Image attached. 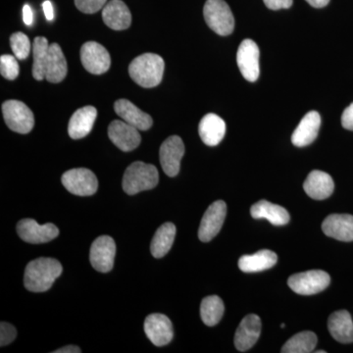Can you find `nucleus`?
<instances>
[{"mask_svg":"<svg viewBox=\"0 0 353 353\" xmlns=\"http://www.w3.org/2000/svg\"><path fill=\"white\" fill-rule=\"evenodd\" d=\"M62 271V265L57 259L41 257L32 260L25 269V288L32 292H46L52 287Z\"/></svg>","mask_w":353,"mask_h":353,"instance_id":"1","label":"nucleus"},{"mask_svg":"<svg viewBox=\"0 0 353 353\" xmlns=\"http://www.w3.org/2000/svg\"><path fill=\"white\" fill-rule=\"evenodd\" d=\"M164 69L163 58L154 53H145L132 60L129 74L141 87L150 88L161 83Z\"/></svg>","mask_w":353,"mask_h":353,"instance_id":"2","label":"nucleus"},{"mask_svg":"<svg viewBox=\"0 0 353 353\" xmlns=\"http://www.w3.org/2000/svg\"><path fill=\"white\" fill-rule=\"evenodd\" d=\"M159 182L157 167L145 162L137 161L130 165L123 178V190L129 196L139 194L143 190L154 189Z\"/></svg>","mask_w":353,"mask_h":353,"instance_id":"3","label":"nucleus"},{"mask_svg":"<svg viewBox=\"0 0 353 353\" xmlns=\"http://www.w3.org/2000/svg\"><path fill=\"white\" fill-rule=\"evenodd\" d=\"M203 15L208 27L219 36H229L233 32L234 15L224 0H208L204 6Z\"/></svg>","mask_w":353,"mask_h":353,"instance_id":"4","label":"nucleus"},{"mask_svg":"<svg viewBox=\"0 0 353 353\" xmlns=\"http://www.w3.org/2000/svg\"><path fill=\"white\" fill-rule=\"evenodd\" d=\"M331 283V278L327 272L311 270L294 274L288 280V285L296 294L301 296H311L326 290Z\"/></svg>","mask_w":353,"mask_h":353,"instance_id":"5","label":"nucleus"},{"mask_svg":"<svg viewBox=\"0 0 353 353\" xmlns=\"http://www.w3.org/2000/svg\"><path fill=\"white\" fill-rule=\"evenodd\" d=\"M2 113L9 129L19 134H28L34 125L31 109L19 101H7L2 104Z\"/></svg>","mask_w":353,"mask_h":353,"instance_id":"6","label":"nucleus"},{"mask_svg":"<svg viewBox=\"0 0 353 353\" xmlns=\"http://www.w3.org/2000/svg\"><path fill=\"white\" fill-rule=\"evenodd\" d=\"M65 189L79 196H92L99 189V181L94 172L76 168L65 172L61 178Z\"/></svg>","mask_w":353,"mask_h":353,"instance_id":"7","label":"nucleus"},{"mask_svg":"<svg viewBox=\"0 0 353 353\" xmlns=\"http://www.w3.org/2000/svg\"><path fill=\"white\" fill-rule=\"evenodd\" d=\"M81 61L90 73L101 75L110 68L111 58L108 50L101 43L88 41L81 48Z\"/></svg>","mask_w":353,"mask_h":353,"instance_id":"8","label":"nucleus"},{"mask_svg":"<svg viewBox=\"0 0 353 353\" xmlns=\"http://www.w3.org/2000/svg\"><path fill=\"white\" fill-rule=\"evenodd\" d=\"M17 234L26 243L39 245L57 238L59 229L51 223L39 225L36 220L23 219L17 224Z\"/></svg>","mask_w":353,"mask_h":353,"instance_id":"9","label":"nucleus"},{"mask_svg":"<svg viewBox=\"0 0 353 353\" xmlns=\"http://www.w3.org/2000/svg\"><path fill=\"white\" fill-rule=\"evenodd\" d=\"M116 243L109 236L95 239L90 250V261L95 270L108 273L112 270L115 260Z\"/></svg>","mask_w":353,"mask_h":353,"instance_id":"10","label":"nucleus"},{"mask_svg":"<svg viewBox=\"0 0 353 353\" xmlns=\"http://www.w3.org/2000/svg\"><path fill=\"white\" fill-rule=\"evenodd\" d=\"M259 46L252 39H245L236 53V62L241 75L248 82H256L259 78Z\"/></svg>","mask_w":353,"mask_h":353,"instance_id":"11","label":"nucleus"},{"mask_svg":"<svg viewBox=\"0 0 353 353\" xmlns=\"http://www.w3.org/2000/svg\"><path fill=\"white\" fill-rule=\"evenodd\" d=\"M227 214V205L223 201L213 202L204 213L199 229V240L208 243L219 234Z\"/></svg>","mask_w":353,"mask_h":353,"instance_id":"12","label":"nucleus"},{"mask_svg":"<svg viewBox=\"0 0 353 353\" xmlns=\"http://www.w3.org/2000/svg\"><path fill=\"white\" fill-rule=\"evenodd\" d=\"M183 154L185 145L180 137L172 136L162 143L159 150L160 163L167 176L178 175Z\"/></svg>","mask_w":353,"mask_h":353,"instance_id":"13","label":"nucleus"},{"mask_svg":"<svg viewBox=\"0 0 353 353\" xmlns=\"http://www.w3.org/2000/svg\"><path fill=\"white\" fill-rule=\"evenodd\" d=\"M108 137L114 145L122 152L136 150L141 143L139 130L123 120H115L109 125Z\"/></svg>","mask_w":353,"mask_h":353,"instance_id":"14","label":"nucleus"},{"mask_svg":"<svg viewBox=\"0 0 353 353\" xmlns=\"http://www.w3.org/2000/svg\"><path fill=\"white\" fill-rule=\"evenodd\" d=\"M143 328L148 338L157 347H164L173 340V325L166 315L154 313L148 316Z\"/></svg>","mask_w":353,"mask_h":353,"instance_id":"15","label":"nucleus"},{"mask_svg":"<svg viewBox=\"0 0 353 353\" xmlns=\"http://www.w3.org/2000/svg\"><path fill=\"white\" fill-rule=\"evenodd\" d=\"M261 334V320L259 316L250 314L241 320L240 326L234 334V345L239 352L250 350L259 341Z\"/></svg>","mask_w":353,"mask_h":353,"instance_id":"16","label":"nucleus"},{"mask_svg":"<svg viewBox=\"0 0 353 353\" xmlns=\"http://www.w3.org/2000/svg\"><path fill=\"white\" fill-rule=\"evenodd\" d=\"M320 126H321V117L317 111H310L306 114L292 134V145L297 148L311 145L317 138Z\"/></svg>","mask_w":353,"mask_h":353,"instance_id":"17","label":"nucleus"},{"mask_svg":"<svg viewBox=\"0 0 353 353\" xmlns=\"http://www.w3.org/2000/svg\"><path fill=\"white\" fill-rule=\"evenodd\" d=\"M114 109L123 121L137 128L139 131H148L152 126V118L127 99H119L116 101Z\"/></svg>","mask_w":353,"mask_h":353,"instance_id":"18","label":"nucleus"},{"mask_svg":"<svg viewBox=\"0 0 353 353\" xmlns=\"http://www.w3.org/2000/svg\"><path fill=\"white\" fill-rule=\"evenodd\" d=\"M322 230L326 236L341 241H353V216L331 214L324 220Z\"/></svg>","mask_w":353,"mask_h":353,"instance_id":"19","label":"nucleus"},{"mask_svg":"<svg viewBox=\"0 0 353 353\" xmlns=\"http://www.w3.org/2000/svg\"><path fill=\"white\" fill-rule=\"evenodd\" d=\"M104 23L110 29L123 31L131 26L132 14L122 0H110L102 10Z\"/></svg>","mask_w":353,"mask_h":353,"instance_id":"20","label":"nucleus"},{"mask_svg":"<svg viewBox=\"0 0 353 353\" xmlns=\"http://www.w3.org/2000/svg\"><path fill=\"white\" fill-rule=\"evenodd\" d=\"M303 189L311 199L323 201L332 196L334 189V183L332 176L325 172L314 170L309 173Z\"/></svg>","mask_w":353,"mask_h":353,"instance_id":"21","label":"nucleus"},{"mask_svg":"<svg viewBox=\"0 0 353 353\" xmlns=\"http://www.w3.org/2000/svg\"><path fill=\"white\" fill-rule=\"evenodd\" d=\"M97 110L94 106H85L78 109L70 119L68 132L70 138L80 139L92 132L97 119Z\"/></svg>","mask_w":353,"mask_h":353,"instance_id":"22","label":"nucleus"},{"mask_svg":"<svg viewBox=\"0 0 353 353\" xmlns=\"http://www.w3.org/2000/svg\"><path fill=\"white\" fill-rule=\"evenodd\" d=\"M199 132L206 145H218L226 134V123L220 116L209 113L199 123Z\"/></svg>","mask_w":353,"mask_h":353,"instance_id":"23","label":"nucleus"},{"mask_svg":"<svg viewBox=\"0 0 353 353\" xmlns=\"http://www.w3.org/2000/svg\"><path fill=\"white\" fill-rule=\"evenodd\" d=\"M250 214L254 219L268 220L275 226H284L290 222L289 212L283 206L267 201H260L253 204Z\"/></svg>","mask_w":353,"mask_h":353,"instance_id":"24","label":"nucleus"},{"mask_svg":"<svg viewBox=\"0 0 353 353\" xmlns=\"http://www.w3.org/2000/svg\"><path fill=\"white\" fill-rule=\"evenodd\" d=\"M328 329L330 334L339 343H353V322L347 310L336 311L330 316Z\"/></svg>","mask_w":353,"mask_h":353,"instance_id":"25","label":"nucleus"},{"mask_svg":"<svg viewBox=\"0 0 353 353\" xmlns=\"http://www.w3.org/2000/svg\"><path fill=\"white\" fill-rule=\"evenodd\" d=\"M68 66L66 58L59 44L52 43L50 46L48 62L46 67V80L50 83H57L62 82L67 76Z\"/></svg>","mask_w":353,"mask_h":353,"instance_id":"26","label":"nucleus"},{"mask_svg":"<svg viewBox=\"0 0 353 353\" xmlns=\"http://www.w3.org/2000/svg\"><path fill=\"white\" fill-rule=\"evenodd\" d=\"M277 261L278 256L275 252L263 250L254 254L241 256L239 260V268L245 273H255L272 268Z\"/></svg>","mask_w":353,"mask_h":353,"instance_id":"27","label":"nucleus"},{"mask_svg":"<svg viewBox=\"0 0 353 353\" xmlns=\"http://www.w3.org/2000/svg\"><path fill=\"white\" fill-rule=\"evenodd\" d=\"M176 226L173 223H164L158 228L157 233L153 236L150 252L155 259H162L170 252L176 236Z\"/></svg>","mask_w":353,"mask_h":353,"instance_id":"28","label":"nucleus"},{"mask_svg":"<svg viewBox=\"0 0 353 353\" xmlns=\"http://www.w3.org/2000/svg\"><path fill=\"white\" fill-rule=\"evenodd\" d=\"M48 52H50V44L48 39L43 37H37L32 43V54H34L32 76L37 81H43L46 79Z\"/></svg>","mask_w":353,"mask_h":353,"instance_id":"29","label":"nucleus"},{"mask_svg":"<svg viewBox=\"0 0 353 353\" xmlns=\"http://www.w3.org/2000/svg\"><path fill=\"white\" fill-rule=\"evenodd\" d=\"M225 306L222 299L217 296L205 297L201 305L202 321L206 326L213 327L217 325L224 314Z\"/></svg>","mask_w":353,"mask_h":353,"instance_id":"30","label":"nucleus"},{"mask_svg":"<svg viewBox=\"0 0 353 353\" xmlns=\"http://www.w3.org/2000/svg\"><path fill=\"white\" fill-rule=\"evenodd\" d=\"M317 336L313 332L305 331L296 334L290 338L281 352L283 353H309L312 352L317 345Z\"/></svg>","mask_w":353,"mask_h":353,"instance_id":"31","label":"nucleus"},{"mask_svg":"<svg viewBox=\"0 0 353 353\" xmlns=\"http://www.w3.org/2000/svg\"><path fill=\"white\" fill-rule=\"evenodd\" d=\"M10 46L14 57L19 60H24L31 52V41L23 32H15L11 36Z\"/></svg>","mask_w":353,"mask_h":353,"instance_id":"32","label":"nucleus"},{"mask_svg":"<svg viewBox=\"0 0 353 353\" xmlns=\"http://www.w3.org/2000/svg\"><path fill=\"white\" fill-rule=\"evenodd\" d=\"M0 71L2 77L7 80H15L19 76L20 71L17 58L12 55H2L0 57Z\"/></svg>","mask_w":353,"mask_h":353,"instance_id":"33","label":"nucleus"},{"mask_svg":"<svg viewBox=\"0 0 353 353\" xmlns=\"http://www.w3.org/2000/svg\"><path fill=\"white\" fill-rule=\"evenodd\" d=\"M108 3V0H75L77 8L81 12L94 14L99 12Z\"/></svg>","mask_w":353,"mask_h":353,"instance_id":"34","label":"nucleus"},{"mask_svg":"<svg viewBox=\"0 0 353 353\" xmlns=\"http://www.w3.org/2000/svg\"><path fill=\"white\" fill-rule=\"evenodd\" d=\"M17 336V331L9 323L1 322L0 324V345L6 347L12 343Z\"/></svg>","mask_w":353,"mask_h":353,"instance_id":"35","label":"nucleus"},{"mask_svg":"<svg viewBox=\"0 0 353 353\" xmlns=\"http://www.w3.org/2000/svg\"><path fill=\"white\" fill-rule=\"evenodd\" d=\"M265 6L271 10H280L288 9L292 6L294 0H263Z\"/></svg>","mask_w":353,"mask_h":353,"instance_id":"36","label":"nucleus"},{"mask_svg":"<svg viewBox=\"0 0 353 353\" xmlns=\"http://www.w3.org/2000/svg\"><path fill=\"white\" fill-rule=\"evenodd\" d=\"M341 125L345 129L353 131V103L343 111L341 115Z\"/></svg>","mask_w":353,"mask_h":353,"instance_id":"37","label":"nucleus"},{"mask_svg":"<svg viewBox=\"0 0 353 353\" xmlns=\"http://www.w3.org/2000/svg\"><path fill=\"white\" fill-rule=\"evenodd\" d=\"M23 20L27 26H31L34 22V14H32L31 6L28 4L23 7Z\"/></svg>","mask_w":353,"mask_h":353,"instance_id":"38","label":"nucleus"},{"mask_svg":"<svg viewBox=\"0 0 353 353\" xmlns=\"http://www.w3.org/2000/svg\"><path fill=\"white\" fill-rule=\"evenodd\" d=\"M43 8L46 19L48 21L53 20V18H54V12H53L52 3H51L50 0H46V1L43 2Z\"/></svg>","mask_w":353,"mask_h":353,"instance_id":"39","label":"nucleus"},{"mask_svg":"<svg viewBox=\"0 0 353 353\" xmlns=\"http://www.w3.org/2000/svg\"><path fill=\"white\" fill-rule=\"evenodd\" d=\"M82 350L76 345H67V347L59 348V350H54L53 353H81Z\"/></svg>","mask_w":353,"mask_h":353,"instance_id":"40","label":"nucleus"},{"mask_svg":"<svg viewBox=\"0 0 353 353\" xmlns=\"http://www.w3.org/2000/svg\"><path fill=\"white\" fill-rule=\"evenodd\" d=\"M306 1L315 8H323V7L328 6L330 0H306Z\"/></svg>","mask_w":353,"mask_h":353,"instance_id":"41","label":"nucleus"},{"mask_svg":"<svg viewBox=\"0 0 353 353\" xmlns=\"http://www.w3.org/2000/svg\"><path fill=\"white\" fill-rule=\"evenodd\" d=\"M317 353H326L325 350H318Z\"/></svg>","mask_w":353,"mask_h":353,"instance_id":"42","label":"nucleus"},{"mask_svg":"<svg viewBox=\"0 0 353 353\" xmlns=\"http://www.w3.org/2000/svg\"><path fill=\"white\" fill-rule=\"evenodd\" d=\"M281 328H283V329H284V328H285V324H284V323H283V324H282V325H281Z\"/></svg>","mask_w":353,"mask_h":353,"instance_id":"43","label":"nucleus"}]
</instances>
